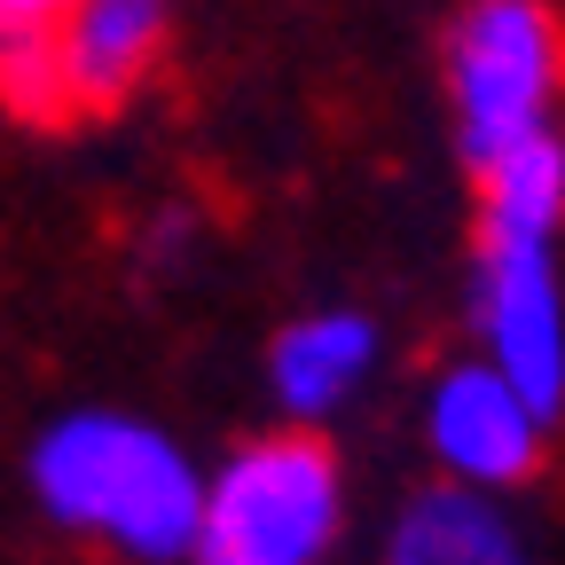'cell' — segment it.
Listing matches in <instances>:
<instances>
[{"label": "cell", "instance_id": "6da1fadb", "mask_svg": "<svg viewBox=\"0 0 565 565\" xmlns=\"http://www.w3.org/2000/svg\"><path fill=\"white\" fill-rule=\"evenodd\" d=\"M32 494L71 534L134 565H181L204 534V479L173 433L118 408H71L32 440Z\"/></svg>", "mask_w": 565, "mask_h": 565}, {"label": "cell", "instance_id": "7a4b0ae2", "mask_svg": "<svg viewBox=\"0 0 565 565\" xmlns=\"http://www.w3.org/2000/svg\"><path fill=\"white\" fill-rule=\"evenodd\" d=\"M557 228H565V141L534 134L494 166H479V330L487 362L542 416L565 408V291H557Z\"/></svg>", "mask_w": 565, "mask_h": 565}, {"label": "cell", "instance_id": "3957f363", "mask_svg": "<svg viewBox=\"0 0 565 565\" xmlns=\"http://www.w3.org/2000/svg\"><path fill=\"white\" fill-rule=\"evenodd\" d=\"M345 519L338 456L315 433L244 440L204 479V534L196 557L212 565H322Z\"/></svg>", "mask_w": 565, "mask_h": 565}, {"label": "cell", "instance_id": "277c9868", "mask_svg": "<svg viewBox=\"0 0 565 565\" xmlns=\"http://www.w3.org/2000/svg\"><path fill=\"white\" fill-rule=\"evenodd\" d=\"M565 95V24L542 0H471L448 32V103H456V150L494 166L503 150L550 134Z\"/></svg>", "mask_w": 565, "mask_h": 565}, {"label": "cell", "instance_id": "5b68a950", "mask_svg": "<svg viewBox=\"0 0 565 565\" xmlns=\"http://www.w3.org/2000/svg\"><path fill=\"white\" fill-rule=\"evenodd\" d=\"M542 433H550V416L494 362H456L424 393V448L456 487H479V494L519 487L542 463Z\"/></svg>", "mask_w": 565, "mask_h": 565}, {"label": "cell", "instance_id": "8992f818", "mask_svg": "<svg viewBox=\"0 0 565 565\" xmlns=\"http://www.w3.org/2000/svg\"><path fill=\"white\" fill-rule=\"evenodd\" d=\"M158 47H166V0H71V17L55 24V71L71 118H103L134 103Z\"/></svg>", "mask_w": 565, "mask_h": 565}, {"label": "cell", "instance_id": "52a82bcc", "mask_svg": "<svg viewBox=\"0 0 565 565\" xmlns=\"http://www.w3.org/2000/svg\"><path fill=\"white\" fill-rule=\"evenodd\" d=\"M385 565H534V550L494 494L440 479L401 503L385 534Z\"/></svg>", "mask_w": 565, "mask_h": 565}, {"label": "cell", "instance_id": "ba28073f", "mask_svg": "<svg viewBox=\"0 0 565 565\" xmlns=\"http://www.w3.org/2000/svg\"><path fill=\"white\" fill-rule=\"evenodd\" d=\"M370 362H377L370 315L338 307V315H307V322L282 330L275 353H267V377H275V401H282V408L315 424V416H330L338 401H353V385L370 377Z\"/></svg>", "mask_w": 565, "mask_h": 565}, {"label": "cell", "instance_id": "9c48e42d", "mask_svg": "<svg viewBox=\"0 0 565 565\" xmlns=\"http://www.w3.org/2000/svg\"><path fill=\"white\" fill-rule=\"evenodd\" d=\"M0 103L32 126L71 118L63 103V71H55V32H0Z\"/></svg>", "mask_w": 565, "mask_h": 565}, {"label": "cell", "instance_id": "30bf717a", "mask_svg": "<svg viewBox=\"0 0 565 565\" xmlns=\"http://www.w3.org/2000/svg\"><path fill=\"white\" fill-rule=\"evenodd\" d=\"M71 0H0V32H55Z\"/></svg>", "mask_w": 565, "mask_h": 565}, {"label": "cell", "instance_id": "8fae6325", "mask_svg": "<svg viewBox=\"0 0 565 565\" xmlns=\"http://www.w3.org/2000/svg\"><path fill=\"white\" fill-rule=\"evenodd\" d=\"M204 565H212V557H204Z\"/></svg>", "mask_w": 565, "mask_h": 565}]
</instances>
